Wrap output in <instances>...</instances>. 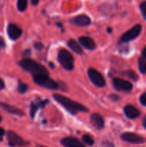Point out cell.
Here are the masks:
<instances>
[{
	"instance_id": "28",
	"label": "cell",
	"mask_w": 146,
	"mask_h": 147,
	"mask_svg": "<svg viewBox=\"0 0 146 147\" xmlns=\"http://www.w3.org/2000/svg\"><path fill=\"white\" fill-rule=\"evenodd\" d=\"M4 133H5V131H4V129H3L2 128H0V140L2 139V137L4 135Z\"/></svg>"
},
{
	"instance_id": "10",
	"label": "cell",
	"mask_w": 146,
	"mask_h": 147,
	"mask_svg": "<svg viewBox=\"0 0 146 147\" xmlns=\"http://www.w3.org/2000/svg\"><path fill=\"white\" fill-rule=\"evenodd\" d=\"M71 22L80 27H86L91 24V20L86 14H80L72 19Z\"/></svg>"
},
{
	"instance_id": "33",
	"label": "cell",
	"mask_w": 146,
	"mask_h": 147,
	"mask_svg": "<svg viewBox=\"0 0 146 147\" xmlns=\"http://www.w3.org/2000/svg\"><path fill=\"white\" fill-rule=\"evenodd\" d=\"M143 56L146 58V47H145L143 50Z\"/></svg>"
},
{
	"instance_id": "31",
	"label": "cell",
	"mask_w": 146,
	"mask_h": 147,
	"mask_svg": "<svg viewBox=\"0 0 146 147\" xmlns=\"http://www.w3.org/2000/svg\"><path fill=\"white\" fill-rule=\"evenodd\" d=\"M30 55V50H27L26 51L24 52V56L26 57V56H29Z\"/></svg>"
},
{
	"instance_id": "1",
	"label": "cell",
	"mask_w": 146,
	"mask_h": 147,
	"mask_svg": "<svg viewBox=\"0 0 146 147\" xmlns=\"http://www.w3.org/2000/svg\"><path fill=\"white\" fill-rule=\"evenodd\" d=\"M53 98L56 100V101L58 102L60 104L64 106L66 110L68 111L72 114H76L77 112H87L88 109L84 106L83 105L74 101V100H71L68 98L65 97L64 96H62L60 94H54L53 95Z\"/></svg>"
},
{
	"instance_id": "34",
	"label": "cell",
	"mask_w": 146,
	"mask_h": 147,
	"mask_svg": "<svg viewBox=\"0 0 146 147\" xmlns=\"http://www.w3.org/2000/svg\"><path fill=\"white\" fill-rule=\"evenodd\" d=\"M143 126H144V127L146 129V117H145L144 119H143Z\"/></svg>"
},
{
	"instance_id": "29",
	"label": "cell",
	"mask_w": 146,
	"mask_h": 147,
	"mask_svg": "<svg viewBox=\"0 0 146 147\" xmlns=\"http://www.w3.org/2000/svg\"><path fill=\"white\" fill-rule=\"evenodd\" d=\"M110 98H111L113 100H117L118 99H120V98H119L117 95H111V96H110Z\"/></svg>"
},
{
	"instance_id": "27",
	"label": "cell",
	"mask_w": 146,
	"mask_h": 147,
	"mask_svg": "<svg viewBox=\"0 0 146 147\" xmlns=\"http://www.w3.org/2000/svg\"><path fill=\"white\" fill-rule=\"evenodd\" d=\"M5 47V42L1 37H0V50Z\"/></svg>"
},
{
	"instance_id": "8",
	"label": "cell",
	"mask_w": 146,
	"mask_h": 147,
	"mask_svg": "<svg viewBox=\"0 0 146 147\" xmlns=\"http://www.w3.org/2000/svg\"><path fill=\"white\" fill-rule=\"evenodd\" d=\"M113 86L120 91H130L133 88V85L130 82L121 78H115L113 80Z\"/></svg>"
},
{
	"instance_id": "13",
	"label": "cell",
	"mask_w": 146,
	"mask_h": 147,
	"mask_svg": "<svg viewBox=\"0 0 146 147\" xmlns=\"http://www.w3.org/2000/svg\"><path fill=\"white\" fill-rule=\"evenodd\" d=\"M90 121L94 128L98 130H101L103 129L104 124V121L103 118L98 113H93L90 116Z\"/></svg>"
},
{
	"instance_id": "12",
	"label": "cell",
	"mask_w": 146,
	"mask_h": 147,
	"mask_svg": "<svg viewBox=\"0 0 146 147\" xmlns=\"http://www.w3.org/2000/svg\"><path fill=\"white\" fill-rule=\"evenodd\" d=\"M61 144L67 147H84L81 142L74 137H66L61 140Z\"/></svg>"
},
{
	"instance_id": "25",
	"label": "cell",
	"mask_w": 146,
	"mask_h": 147,
	"mask_svg": "<svg viewBox=\"0 0 146 147\" xmlns=\"http://www.w3.org/2000/svg\"><path fill=\"white\" fill-rule=\"evenodd\" d=\"M140 101L143 106H146V93H143L140 98Z\"/></svg>"
},
{
	"instance_id": "32",
	"label": "cell",
	"mask_w": 146,
	"mask_h": 147,
	"mask_svg": "<svg viewBox=\"0 0 146 147\" xmlns=\"http://www.w3.org/2000/svg\"><path fill=\"white\" fill-rule=\"evenodd\" d=\"M39 1H40V0H31V4H32V5L36 6L38 4Z\"/></svg>"
},
{
	"instance_id": "36",
	"label": "cell",
	"mask_w": 146,
	"mask_h": 147,
	"mask_svg": "<svg viewBox=\"0 0 146 147\" xmlns=\"http://www.w3.org/2000/svg\"><path fill=\"white\" fill-rule=\"evenodd\" d=\"M1 121V116H0V121Z\"/></svg>"
},
{
	"instance_id": "26",
	"label": "cell",
	"mask_w": 146,
	"mask_h": 147,
	"mask_svg": "<svg viewBox=\"0 0 146 147\" xmlns=\"http://www.w3.org/2000/svg\"><path fill=\"white\" fill-rule=\"evenodd\" d=\"M34 47H35L37 50H41L43 48V45L42 43H36L35 45H34Z\"/></svg>"
},
{
	"instance_id": "5",
	"label": "cell",
	"mask_w": 146,
	"mask_h": 147,
	"mask_svg": "<svg viewBox=\"0 0 146 147\" xmlns=\"http://www.w3.org/2000/svg\"><path fill=\"white\" fill-rule=\"evenodd\" d=\"M88 77L92 83L97 87H104L105 86V80L103 76L97 70L94 68H90L87 72Z\"/></svg>"
},
{
	"instance_id": "7",
	"label": "cell",
	"mask_w": 146,
	"mask_h": 147,
	"mask_svg": "<svg viewBox=\"0 0 146 147\" xmlns=\"http://www.w3.org/2000/svg\"><path fill=\"white\" fill-rule=\"evenodd\" d=\"M121 139L125 142H127L128 143L135 144H140L145 142V139L136 134L131 133V132H126L123 133L121 135Z\"/></svg>"
},
{
	"instance_id": "11",
	"label": "cell",
	"mask_w": 146,
	"mask_h": 147,
	"mask_svg": "<svg viewBox=\"0 0 146 147\" xmlns=\"http://www.w3.org/2000/svg\"><path fill=\"white\" fill-rule=\"evenodd\" d=\"M7 33L10 39L15 40L18 39L22 34V30L14 24H9L7 27Z\"/></svg>"
},
{
	"instance_id": "21",
	"label": "cell",
	"mask_w": 146,
	"mask_h": 147,
	"mask_svg": "<svg viewBox=\"0 0 146 147\" xmlns=\"http://www.w3.org/2000/svg\"><path fill=\"white\" fill-rule=\"evenodd\" d=\"M17 7L21 11H24L27 7V0H18L17 1Z\"/></svg>"
},
{
	"instance_id": "14",
	"label": "cell",
	"mask_w": 146,
	"mask_h": 147,
	"mask_svg": "<svg viewBox=\"0 0 146 147\" xmlns=\"http://www.w3.org/2000/svg\"><path fill=\"white\" fill-rule=\"evenodd\" d=\"M124 113L126 116L130 119H136L140 115V111L132 105H127L125 107Z\"/></svg>"
},
{
	"instance_id": "35",
	"label": "cell",
	"mask_w": 146,
	"mask_h": 147,
	"mask_svg": "<svg viewBox=\"0 0 146 147\" xmlns=\"http://www.w3.org/2000/svg\"><path fill=\"white\" fill-rule=\"evenodd\" d=\"M107 32L109 33H111L112 31H113V30H112V28H110V27H109V28H107Z\"/></svg>"
},
{
	"instance_id": "4",
	"label": "cell",
	"mask_w": 146,
	"mask_h": 147,
	"mask_svg": "<svg viewBox=\"0 0 146 147\" xmlns=\"http://www.w3.org/2000/svg\"><path fill=\"white\" fill-rule=\"evenodd\" d=\"M58 61L66 70H72L74 68V57L70 53L64 49H62L59 52Z\"/></svg>"
},
{
	"instance_id": "22",
	"label": "cell",
	"mask_w": 146,
	"mask_h": 147,
	"mask_svg": "<svg viewBox=\"0 0 146 147\" xmlns=\"http://www.w3.org/2000/svg\"><path fill=\"white\" fill-rule=\"evenodd\" d=\"M82 140L85 144L90 145V146H92L94 143L93 138L91 136H90V135H84L82 137Z\"/></svg>"
},
{
	"instance_id": "3",
	"label": "cell",
	"mask_w": 146,
	"mask_h": 147,
	"mask_svg": "<svg viewBox=\"0 0 146 147\" xmlns=\"http://www.w3.org/2000/svg\"><path fill=\"white\" fill-rule=\"evenodd\" d=\"M34 81L39 86L51 90H57L59 88L58 83L50 78L47 74H39L33 76Z\"/></svg>"
},
{
	"instance_id": "18",
	"label": "cell",
	"mask_w": 146,
	"mask_h": 147,
	"mask_svg": "<svg viewBox=\"0 0 146 147\" xmlns=\"http://www.w3.org/2000/svg\"><path fill=\"white\" fill-rule=\"evenodd\" d=\"M42 108L41 106V100H39L37 102H32L31 103V106H30V116L31 118H34L35 116L36 113H37V110L39 109V108Z\"/></svg>"
},
{
	"instance_id": "30",
	"label": "cell",
	"mask_w": 146,
	"mask_h": 147,
	"mask_svg": "<svg viewBox=\"0 0 146 147\" xmlns=\"http://www.w3.org/2000/svg\"><path fill=\"white\" fill-rule=\"evenodd\" d=\"M4 81H3V80L0 78V90H1V89L4 88Z\"/></svg>"
},
{
	"instance_id": "6",
	"label": "cell",
	"mask_w": 146,
	"mask_h": 147,
	"mask_svg": "<svg viewBox=\"0 0 146 147\" xmlns=\"http://www.w3.org/2000/svg\"><path fill=\"white\" fill-rule=\"evenodd\" d=\"M141 30V25L140 24H136L133 28L126 32L125 33H124L121 37L120 40L123 42H127L131 41V40H134V39H135L136 37L140 35Z\"/></svg>"
},
{
	"instance_id": "9",
	"label": "cell",
	"mask_w": 146,
	"mask_h": 147,
	"mask_svg": "<svg viewBox=\"0 0 146 147\" xmlns=\"http://www.w3.org/2000/svg\"><path fill=\"white\" fill-rule=\"evenodd\" d=\"M7 139L9 141V144L11 146H21L24 144V140L17 134L11 131L7 132Z\"/></svg>"
},
{
	"instance_id": "24",
	"label": "cell",
	"mask_w": 146,
	"mask_h": 147,
	"mask_svg": "<svg viewBox=\"0 0 146 147\" xmlns=\"http://www.w3.org/2000/svg\"><path fill=\"white\" fill-rule=\"evenodd\" d=\"M140 8L143 17H144L145 20H146V1L141 3V4L140 6Z\"/></svg>"
},
{
	"instance_id": "2",
	"label": "cell",
	"mask_w": 146,
	"mask_h": 147,
	"mask_svg": "<svg viewBox=\"0 0 146 147\" xmlns=\"http://www.w3.org/2000/svg\"><path fill=\"white\" fill-rule=\"evenodd\" d=\"M19 65L23 69L31 73L33 76L39 74L48 75V71L42 65L31 59H23L19 62Z\"/></svg>"
},
{
	"instance_id": "17",
	"label": "cell",
	"mask_w": 146,
	"mask_h": 147,
	"mask_svg": "<svg viewBox=\"0 0 146 147\" xmlns=\"http://www.w3.org/2000/svg\"><path fill=\"white\" fill-rule=\"evenodd\" d=\"M69 47L71 49L72 51H74V53H77V54H82V50L81 47L80 46V45L74 40H69L68 42H67Z\"/></svg>"
},
{
	"instance_id": "15",
	"label": "cell",
	"mask_w": 146,
	"mask_h": 147,
	"mask_svg": "<svg viewBox=\"0 0 146 147\" xmlns=\"http://www.w3.org/2000/svg\"><path fill=\"white\" fill-rule=\"evenodd\" d=\"M79 42L83 47H84L87 50H93L96 47L94 41L90 37H81L79 38Z\"/></svg>"
},
{
	"instance_id": "23",
	"label": "cell",
	"mask_w": 146,
	"mask_h": 147,
	"mask_svg": "<svg viewBox=\"0 0 146 147\" xmlns=\"http://www.w3.org/2000/svg\"><path fill=\"white\" fill-rule=\"evenodd\" d=\"M27 88H28V86H27V85L24 84V83H21V82L19 83L17 89H18V91L20 93H25V92L27 90Z\"/></svg>"
},
{
	"instance_id": "19",
	"label": "cell",
	"mask_w": 146,
	"mask_h": 147,
	"mask_svg": "<svg viewBox=\"0 0 146 147\" xmlns=\"http://www.w3.org/2000/svg\"><path fill=\"white\" fill-rule=\"evenodd\" d=\"M139 70L142 73H146V58L143 57L139 59L138 61Z\"/></svg>"
},
{
	"instance_id": "20",
	"label": "cell",
	"mask_w": 146,
	"mask_h": 147,
	"mask_svg": "<svg viewBox=\"0 0 146 147\" xmlns=\"http://www.w3.org/2000/svg\"><path fill=\"white\" fill-rule=\"evenodd\" d=\"M123 75H125V76L126 77L128 78H130L131 80H135V81L137 80V79H138V76H137V75L136 74V73H135L133 70H126V71H125L124 73H123Z\"/></svg>"
},
{
	"instance_id": "16",
	"label": "cell",
	"mask_w": 146,
	"mask_h": 147,
	"mask_svg": "<svg viewBox=\"0 0 146 147\" xmlns=\"http://www.w3.org/2000/svg\"><path fill=\"white\" fill-rule=\"evenodd\" d=\"M0 107L4 109V110L7 111V112L10 113H13V114L17 115V116H24V113L22 111L19 110L17 108L14 107V106H10V105L6 104V103H0Z\"/></svg>"
}]
</instances>
